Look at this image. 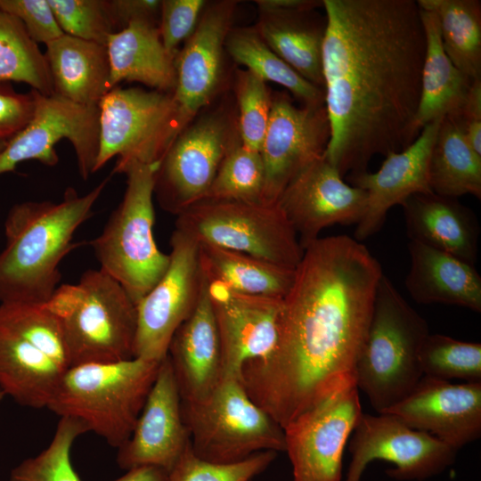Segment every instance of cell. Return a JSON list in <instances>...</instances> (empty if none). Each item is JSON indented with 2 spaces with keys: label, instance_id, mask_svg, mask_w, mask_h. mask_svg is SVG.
<instances>
[{
  "label": "cell",
  "instance_id": "cell-15",
  "mask_svg": "<svg viewBox=\"0 0 481 481\" xmlns=\"http://www.w3.org/2000/svg\"><path fill=\"white\" fill-rule=\"evenodd\" d=\"M240 140L219 114L187 126L174 141L155 172L154 194L159 206L178 216L202 200L221 162Z\"/></svg>",
  "mask_w": 481,
  "mask_h": 481
},
{
  "label": "cell",
  "instance_id": "cell-39",
  "mask_svg": "<svg viewBox=\"0 0 481 481\" xmlns=\"http://www.w3.org/2000/svg\"><path fill=\"white\" fill-rule=\"evenodd\" d=\"M265 171L259 151L237 143L225 155L203 200L261 201Z\"/></svg>",
  "mask_w": 481,
  "mask_h": 481
},
{
  "label": "cell",
  "instance_id": "cell-7",
  "mask_svg": "<svg viewBox=\"0 0 481 481\" xmlns=\"http://www.w3.org/2000/svg\"><path fill=\"white\" fill-rule=\"evenodd\" d=\"M159 166L133 163L123 199L102 233L90 241L100 269L118 281L135 305L155 286L169 265L153 237V195Z\"/></svg>",
  "mask_w": 481,
  "mask_h": 481
},
{
  "label": "cell",
  "instance_id": "cell-26",
  "mask_svg": "<svg viewBox=\"0 0 481 481\" xmlns=\"http://www.w3.org/2000/svg\"><path fill=\"white\" fill-rule=\"evenodd\" d=\"M111 88L120 82H139L154 90L173 93L175 59L165 49L159 27L151 20H134L108 39Z\"/></svg>",
  "mask_w": 481,
  "mask_h": 481
},
{
  "label": "cell",
  "instance_id": "cell-6",
  "mask_svg": "<svg viewBox=\"0 0 481 481\" xmlns=\"http://www.w3.org/2000/svg\"><path fill=\"white\" fill-rule=\"evenodd\" d=\"M429 333L426 320L383 273L355 368L356 386L378 413L403 400L422 378L419 353Z\"/></svg>",
  "mask_w": 481,
  "mask_h": 481
},
{
  "label": "cell",
  "instance_id": "cell-10",
  "mask_svg": "<svg viewBox=\"0 0 481 481\" xmlns=\"http://www.w3.org/2000/svg\"><path fill=\"white\" fill-rule=\"evenodd\" d=\"M175 228L208 243L296 269L304 253L278 202L202 200L176 216Z\"/></svg>",
  "mask_w": 481,
  "mask_h": 481
},
{
  "label": "cell",
  "instance_id": "cell-21",
  "mask_svg": "<svg viewBox=\"0 0 481 481\" xmlns=\"http://www.w3.org/2000/svg\"><path fill=\"white\" fill-rule=\"evenodd\" d=\"M443 118L426 125L404 150L385 156L379 169L347 176L349 184L367 193L365 213L356 224L355 239L362 241L383 226L388 210L416 193L433 192L428 182L432 148Z\"/></svg>",
  "mask_w": 481,
  "mask_h": 481
},
{
  "label": "cell",
  "instance_id": "cell-33",
  "mask_svg": "<svg viewBox=\"0 0 481 481\" xmlns=\"http://www.w3.org/2000/svg\"><path fill=\"white\" fill-rule=\"evenodd\" d=\"M438 20L442 45L454 66L471 79L481 77V1L418 0Z\"/></svg>",
  "mask_w": 481,
  "mask_h": 481
},
{
  "label": "cell",
  "instance_id": "cell-22",
  "mask_svg": "<svg viewBox=\"0 0 481 481\" xmlns=\"http://www.w3.org/2000/svg\"><path fill=\"white\" fill-rule=\"evenodd\" d=\"M236 2L210 4L175 57L176 84L173 92L186 127L217 89L223 51L231 30Z\"/></svg>",
  "mask_w": 481,
  "mask_h": 481
},
{
  "label": "cell",
  "instance_id": "cell-16",
  "mask_svg": "<svg viewBox=\"0 0 481 481\" xmlns=\"http://www.w3.org/2000/svg\"><path fill=\"white\" fill-rule=\"evenodd\" d=\"M330 138L325 104L297 107L286 94L272 99L260 149L265 171L261 202L276 203L287 185L324 154Z\"/></svg>",
  "mask_w": 481,
  "mask_h": 481
},
{
  "label": "cell",
  "instance_id": "cell-31",
  "mask_svg": "<svg viewBox=\"0 0 481 481\" xmlns=\"http://www.w3.org/2000/svg\"><path fill=\"white\" fill-rule=\"evenodd\" d=\"M205 278L249 295L283 298L292 287L295 270L249 254L199 243Z\"/></svg>",
  "mask_w": 481,
  "mask_h": 481
},
{
  "label": "cell",
  "instance_id": "cell-35",
  "mask_svg": "<svg viewBox=\"0 0 481 481\" xmlns=\"http://www.w3.org/2000/svg\"><path fill=\"white\" fill-rule=\"evenodd\" d=\"M0 81L26 83L44 95L54 93L45 54L20 20L1 8Z\"/></svg>",
  "mask_w": 481,
  "mask_h": 481
},
{
  "label": "cell",
  "instance_id": "cell-43",
  "mask_svg": "<svg viewBox=\"0 0 481 481\" xmlns=\"http://www.w3.org/2000/svg\"><path fill=\"white\" fill-rule=\"evenodd\" d=\"M205 5L203 0L161 1L159 31L165 49L175 59L180 44L195 30Z\"/></svg>",
  "mask_w": 481,
  "mask_h": 481
},
{
  "label": "cell",
  "instance_id": "cell-32",
  "mask_svg": "<svg viewBox=\"0 0 481 481\" xmlns=\"http://www.w3.org/2000/svg\"><path fill=\"white\" fill-rule=\"evenodd\" d=\"M428 182L441 196L471 194L481 199V156L469 145L458 116L443 118L432 148Z\"/></svg>",
  "mask_w": 481,
  "mask_h": 481
},
{
  "label": "cell",
  "instance_id": "cell-48",
  "mask_svg": "<svg viewBox=\"0 0 481 481\" xmlns=\"http://www.w3.org/2000/svg\"><path fill=\"white\" fill-rule=\"evenodd\" d=\"M461 121H481V77L473 79L460 115Z\"/></svg>",
  "mask_w": 481,
  "mask_h": 481
},
{
  "label": "cell",
  "instance_id": "cell-12",
  "mask_svg": "<svg viewBox=\"0 0 481 481\" xmlns=\"http://www.w3.org/2000/svg\"><path fill=\"white\" fill-rule=\"evenodd\" d=\"M356 383L341 387L284 428L294 481H342L343 453L361 415Z\"/></svg>",
  "mask_w": 481,
  "mask_h": 481
},
{
  "label": "cell",
  "instance_id": "cell-25",
  "mask_svg": "<svg viewBox=\"0 0 481 481\" xmlns=\"http://www.w3.org/2000/svg\"><path fill=\"white\" fill-rule=\"evenodd\" d=\"M408 251L404 285L412 299L481 312V276L474 265L414 240H409Z\"/></svg>",
  "mask_w": 481,
  "mask_h": 481
},
{
  "label": "cell",
  "instance_id": "cell-50",
  "mask_svg": "<svg viewBox=\"0 0 481 481\" xmlns=\"http://www.w3.org/2000/svg\"><path fill=\"white\" fill-rule=\"evenodd\" d=\"M461 126L467 143L478 156H481V121H461Z\"/></svg>",
  "mask_w": 481,
  "mask_h": 481
},
{
  "label": "cell",
  "instance_id": "cell-11",
  "mask_svg": "<svg viewBox=\"0 0 481 481\" xmlns=\"http://www.w3.org/2000/svg\"><path fill=\"white\" fill-rule=\"evenodd\" d=\"M170 245L166 273L136 305L134 357L162 361L174 333L195 309L204 287L199 243L175 229Z\"/></svg>",
  "mask_w": 481,
  "mask_h": 481
},
{
  "label": "cell",
  "instance_id": "cell-2",
  "mask_svg": "<svg viewBox=\"0 0 481 481\" xmlns=\"http://www.w3.org/2000/svg\"><path fill=\"white\" fill-rule=\"evenodd\" d=\"M383 272L361 241L319 238L304 249L283 298L266 357L247 363L241 382L282 428L332 391L356 383L355 368Z\"/></svg>",
  "mask_w": 481,
  "mask_h": 481
},
{
  "label": "cell",
  "instance_id": "cell-46",
  "mask_svg": "<svg viewBox=\"0 0 481 481\" xmlns=\"http://www.w3.org/2000/svg\"><path fill=\"white\" fill-rule=\"evenodd\" d=\"M110 12L117 32L134 20L156 22L160 13L159 0H108Z\"/></svg>",
  "mask_w": 481,
  "mask_h": 481
},
{
  "label": "cell",
  "instance_id": "cell-36",
  "mask_svg": "<svg viewBox=\"0 0 481 481\" xmlns=\"http://www.w3.org/2000/svg\"><path fill=\"white\" fill-rule=\"evenodd\" d=\"M0 323L29 341L63 369L69 368L61 323L44 305L0 303Z\"/></svg>",
  "mask_w": 481,
  "mask_h": 481
},
{
  "label": "cell",
  "instance_id": "cell-30",
  "mask_svg": "<svg viewBox=\"0 0 481 481\" xmlns=\"http://www.w3.org/2000/svg\"><path fill=\"white\" fill-rule=\"evenodd\" d=\"M66 370L0 323V390L5 396L22 406L46 408Z\"/></svg>",
  "mask_w": 481,
  "mask_h": 481
},
{
  "label": "cell",
  "instance_id": "cell-20",
  "mask_svg": "<svg viewBox=\"0 0 481 481\" xmlns=\"http://www.w3.org/2000/svg\"><path fill=\"white\" fill-rule=\"evenodd\" d=\"M458 451L481 436V382L453 384L422 376L387 412Z\"/></svg>",
  "mask_w": 481,
  "mask_h": 481
},
{
  "label": "cell",
  "instance_id": "cell-45",
  "mask_svg": "<svg viewBox=\"0 0 481 481\" xmlns=\"http://www.w3.org/2000/svg\"><path fill=\"white\" fill-rule=\"evenodd\" d=\"M36 108V90L27 94L14 90L10 82L0 81V140L9 141L31 120Z\"/></svg>",
  "mask_w": 481,
  "mask_h": 481
},
{
  "label": "cell",
  "instance_id": "cell-19",
  "mask_svg": "<svg viewBox=\"0 0 481 481\" xmlns=\"http://www.w3.org/2000/svg\"><path fill=\"white\" fill-rule=\"evenodd\" d=\"M190 445L179 388L167 355L130 437L118 449L117 463L126 470L154 466L169 472Z\"/></svg>",
  "mask_w": 481,
  "mask_h": 481
},
{
  "label": "cell",
  "instance_id": "cell-52",
  "mask_svg": "<svg viewBox=\"0 0 481 481\" xmlns=\"http://www.w3.org/2000/svg\"><path fill=\"white\" fill-rule=\"evenodd\" d=\"M5 397V395L3 391L0 390V403L2 402V400Z\"/></svg>",
  "mask_w": 481,
  "mask_h": 481
},
{
  "label": "cell",
  "instance_id": "cell-37",
  "mask_svg": "<svg viewBox=\"0 0 481 481\" xmlns=\"http://www.w3.org/2000/svg\"><path fill=\"white\" fill-rule=\"evenodd\" d=\"M86 432L78 420L60 417L49 444L13 468L8 481H82L72 464L71 450L77 438Z\"/></svg>",
  "mask_w": 481,
  "mask_h": 481
},
{
  "label": "cell",
  "instance_id": "cell-24",
  "mask_svg": "<svg viewBox=\"0 0 481 481\" xmlns=\"http://www.w3.org/2000/svg\"><path fill=\"white\" fill-rule=\"evenodd\" d=\"M410 240L474 265L480 226L475 213L456 198L416 193L401 204Z\"/></svg>",
  "mask_w": 481,
  "mask_h": 481
},
{
  "label": "cell",
  "instance_id": "cell-4",
  "mask_svg": "<svg viewBox=\"0 0 481 481\" xmlns=\"http://www.w3.org/2000/svg\"><path fill=\"white\" fill-rule=\"evenodd\" d=\"M43 305L61 323L69 367L134 357L136 305L102 269H89L77 283L58 286Z\"/></svg>",
  "mask_w": 481,
  "mask_h": 481
},
{
  "label": "cell",
  "instance_id": "cell-17",
  "mask_svg": "<svg viewBox=\"0 0 481 481\" xmlns=\"http://www.w3.org/2000/svg\"><path fill=\"white\" fill-rule=\"evenodd\" d=\"M277 202L305 249L326 227L357 224L365 213L367 193L346 183L323 154L287 185Z\"/></svg>",
  "mask_w": 481,
  "mask_h": 481
},
{
  "label": "cell",
  "instance_id": "cell-27",
  "mask_svg": "<svg viewBox=\"0 0 481 481\" xmlns=\"http://www.w3.org/2000/svg\"><path fill=\"white\" fill-rule=\"evenodd\" d=\"M45 45L54 94L80 105L98 106L112 89L106 45L66 34Z\"/></svg>",
  "mask_w": 481,
  "mask_h": 481
},
{
  "label": "cell",
  "instance_id": "cell-38",
  "mask_svg": "<svg viewBox=\"0 0 481 481\" xmlns=\"http://www.w3.org/2000/svg\"><path fill=\"white\" fill-rule=\"evenodd\" d=\"M423 376L481 382V344L429 333L419 353Z\"/></svg>",
  "mask_w": 481,
  "mask_h": 481
},
{
  "label": "cell",
  "instance_id": "cell-42",
  "mask_svg": "<svg viewBox=\"0 0 481 481\" xmlns=\"http://www.w3.org/2000/svg\"><path fill=\"white\" fill-rule=\"evenodd\" d=\"M64 34L106 45L117 32L108 0H48Z\"/></svg>",
  "mask_w": 481,
  "mask_h": 481
},
{
  "label": "cell",
  "instance_id": "cell-9",
  "mask_svg": "<svg viewBox=\"0 0 481 481\" xmlns=\"http://www.w3.org/2000/svg\"><path fill=\"white\" fill-rule=\"evenodd\" d=\"M100 141L95 173L115 156L113 172L133 164L159 165L185 128L173 93L112 88L99 102Z\"/></svg>",
  "mask_w": 481,
  "mask_h": 481
},
{
  "label": "cell",
  "instance_id": "cell-3",
  "mask_svg": "<svg viewBox=\"0 0 481 481\" xmlns=\"http://www.w3.org/2000/svg\"><path fill=\"white\" fill-rule=\"evenodd\" d=\"M109 178L80 196L68 187L62 200L13 205L4 221L0 252V303H46L61 280L59 265L77 244V229L87 220Z\"/></svg>",
  "mask_w": 481,
  "mask_h": 481
},
{
  "label": "cell",
  "instance_id": "cell-41",
  "mask_svg": "<svg viewBox=\"0 0 481 481\" xmlns=\"http://www.w3.org/2000/svg\"><path fill=\"white\" fill-rule=\"evenodd\" d=\"M235 93L240 143L250 151L260 152L272 104L265 82L248 69L240 70L237 75Z\"/></svg>",
  "mask_w": 481,
  "mask_h": 481
},
{
  "label": "cell",
  "instance_id": "cell-13",
  "mask_svg": "<svg viewBox=\"0 0 481 481\" xmlns=\"http://www.w3.org/2000/svg\"><path fill=\"white\" fill-rule=\"evenodd\" d=\"M99 118L98 106L80 105L54 93L44 95L36 90L31 120L0 153V175L27 160L55 166L59 162L55 145L67 139L74 148L80 176L86 180L94 173L98 156Z\"/></svg>",
  "mask_w": 481,
  "mask_h": 481
},
{
  "label": "cell",
  "instance_id": "cell-44",
  "mask_svg": "<svg viewBox=\"0 0 481 481\" xmlns=\"http://www.w3.org/2000/svg\"><path fill=\"white\" fill-rule=\"evenodd\" d=\"M0 8L19 19L37 45H47L64 34L48 0H0Z\"/></svg>",
  "mask_w": 481,
  "mask_h": 481
},
{
  "label": "cell",
  "instance_id": "cell-28",
  "mask_svg": "<svg viewBox=\"0 0 481 481\" xmlns=\"http://www.w3.org/2000/svg\"><path fill=\"white\" fill-rule=\"evenodd\" d=\"M326 16L311 10L261 12L257 31L269 48L305 79L324 90L322 45Z\"/></svg>",
  "mask_w": 481,
  "mask_h": 481
},
{
  "label": "cell",
  "instance_id": "cell-29",
  "mask_svg": "<svg viewBox=\"0 0 481 481\" xmlns=\"http://www.w3.org/2000/svg\"><path fill=\"white\" fill-rule=\"evenodd\" d=\"M420 9L426 36V52L420 98L414 118V130L418 135L426 125L435 120L445 116H459L473 80L457 69L446 55L436 15Z\"/></svg>",
  "mask_w": 481,
  "mask_h": 481
},
{
  "label": "cell",
  "instance_id": "cell-23",
  "mask_svg": "<svg viewBox=\"0 0 481 481\" xmlns=\"http://www.w3.org/2000/svg\"><path fill=\"white\" fill-rule=\"evenodd\" d=\"M167 355L182 401L205 396L221 379V345L206 278L195 309L174 333Z\"/></svg>",
  "mask_w": 481,
  "mask_h": 481
},
{
  "label": "cell",
  "instance_id": "cell-14",
  "mask_svg": "<svg viewBox=\"0 0 481 481\" xmlns=\"http://www.w3.org/2000/svg\"><path fill=\"white\" fill-rule=\"evenodd\" d=\"M352 434L351 461L342 481H361L375 460L395 465L386 471L393 479L422 481L441 474L456 458L455 449L387 412H363Z\"/></svg>",
  "mask_w": 481,
  "mask_h": 481
},
{
  "label": "cell",
  "instance_id": "cell-40",
  "mask_svg": "<svg viewBox=\"0 0 481 481\" xmlns=\"http://www.w3.org/2000/svg\"><path fill=\"white\" fill-rule=\"evenodd\" d=\"M277 452L263 451L241 461L219 463L196 456L191 445L168 472L170 481H250L265 471Z\"/></svg>",
  "mask_w": 481,
  "mask_h": 481
},
{
  "label": "cell",
  "instance_id": "cell-51",
  "mask_svg": "<svg viewBox=\"0 0 481 481\" xmlns=\"http://www.w3.org/2000/svg\"><path fill=\"white\" fill-rule=\"evenodd\" d=\"M7 142L8 141H5V140H0V153L4 151V149L5 148L6 144H7Z\"/></svg>",
  "mask_w": 481,
  "mask_h": 481
},
{
  "label": "cell",
  "instance_id": "cell-8",
  "mask_svg": "<svg viewBox=\"0 0 481 481\" xmlns=\"http://www.w3.org/2000/svg\"><path fill=\"white\" fill-rule=\"evenodd\" d=\"M191 447L199 458L219 463L263 451L285 452L283 428L247 393L241 379L222 377L205 396L182 401Z\"/></svg>",
  "mask_w": 481,
  "mask_h": 481
},
{
  "label": "cell",
  "instance_id": "cell-34",
  "mask_svg": "<svg viewBox=\"0 0 481 481\" xmlns=\"http://www.w3.org/2000/svg\"><path fill=\"white\" fill-rule=\"evenodd\" d=\"M224 46L232 59L265 82L288 89L305 106L324 105V90L313 85L273 53L250 28L230 30Z\"/></svg>",
  "mask_w": 481,
  "mask_h": 481
},
{
  "label": "cell",
  "instance_id": "cell-1",
  "mask_svg": "<svg viewBox=\"0 0 481 481\" xmlns=\"http://www.w3.org/2000/svg\"><path fill=\"white\" fill-rule=\"evenodd\" d=\"M324 156L342 177L367 171L376 155L410 146L426 36L414 0H322Z\"/></svg>",
  "mask_w": 481,
  "mask_h": 481
},
{
  "label": "cell",
  "instance_id": "cell-49",
  "mask_svg": "<svg viewBox=\"0 0 481 481\" xmlns=\"http://www.w3.org/2000/svg\"><path fill=\"white\" fill-rule=\"evenodd\" d=\"M111 481H170L168 472L154 466H142L126 472Z\"/></svg>",
  "mask_w": 481,
  "mask_h": 481
},
{
  "label": "cell",
  "instance_id": "cell-47",
  "mask_svg": "<svg viewBox=\"0 0 481 481\" xmlns=\"http://www.w3.org/2000/svg\"><path fill=\"white\" fill-rule=\"evenodd\" d=\"M260 12H279L294 10H311L322 6L316 0H257Z\"/></svg>",
  "mask_w": 481,
  "mask_h": 481
},
{
  "label": "cell",
  "instance_id": "cell-18",
  "mask_svg": "<svg viewBox=\"0 0 481 481\" xmlns=\"http://www.w3.org/2000/svg\"><path fill=\"white\" fill-rule=\"evenodd\" d=\"M206 281L219 334L222 377L240 379L247 363L263 359L273 350L283 298L242 294Z\"/></svg>",
  "mask_w": 481,
  "mask_h": 481
},
{
  "label": "cell",
  "instance_id": "cell-5",
  "mask_svg": "<svg viewBox=\"0 0 481 481\" xmlns=\"http://www.w3.org/2000/svg\"><path fill=\"white\" fill-rule=\"evenodd\" d=\"M160 362L133 357L71 366L46 408L60 417L78 420L118 449L134 430Z\"/></svg>",
  "mask_w": 481,
  "mask_h": 481
}]
</instances>
